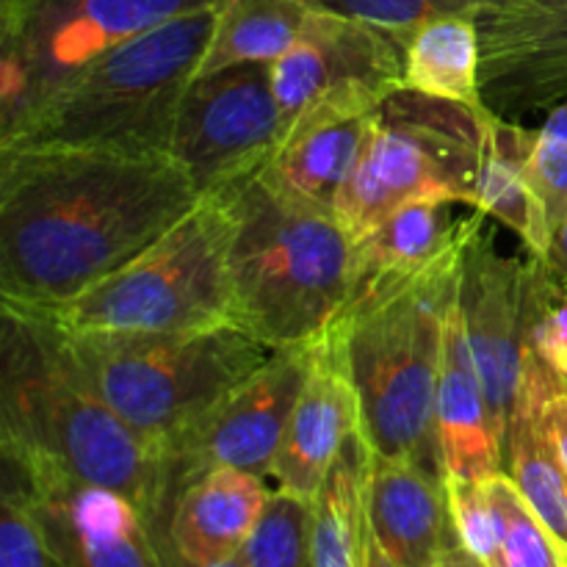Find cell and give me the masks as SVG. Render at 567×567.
Returning <instances> with one entry per match:
<instances>
[{
    "label": "cell",
    "instance_id": "3957f363",
    "mask_svg": "<svg viewBox=\"0 0 567 567\" xmlns=\"http://www.w3.org/2000/svg\"><path fill=\"white\" fill-rule=\"evenodd\" d=\"M476 221L480 210L468 236L424 271L349 299L324 336L358 391L369 446L382 457L415 460L437 474L435 391Z\"/></svg>",
    "mask_w": 567,
    "mask_h": 567
},
{
    "label": "cell",
    "instance_id": "9c48e42d",
    "mask_svg": "<svg viewBox=\"0 0 567 567\" xmlns=\"http://www.w3.org/2000/svg\"><path fill=\"white\" fill-rule=\"evenodd\" d=\"M221 0H0V133L116 44Z\"/></svg>",
    "mask_w": 567,
    "mask_h": 567
},
{
    "label": "cell",
    "instance_id": "f1b7e54d",
    "mask_svg": "<svg viewBox=\"0 0 567 567\" xmlns=\"http://www.w3.org/2000/svg\"><path fill=\"white\" fill-rule=\"evenodd\" d=\"M529 349L567 385V286L551 260L524 252Z\"/></svg>",
    "mask_w": 567,
    "mask_h": 567
},
{
    "label": "cell",
    "instance_id": "7c38bea8",
    "mask_svg": "<svg viewBox=\"0 0 567 567\" xmlns=\"http://www.w3.org/2000/svg\"><path fill=\"white\" fill-rule=\"evenodd\" d=\"M457 302L465 341L474 354L493 426L504 449L532 352L526 336V269L524 258L498 252L493 219L485 214H480L465 247Z\"/></svg>",
    "mask_w": 567,
    "mask_h": 567
},
{
    "label": "cell",
    "instance_id": "d6a6232c",
    "mask_svg": "<svg viewBox=\"0 0 567 567\" xmlns=\"http://www.w3.org/2000/svg\"><path fill=\"white\" fill-rule=\"evenodd\" d=\"M313 14L343 17V20L365 22L382 28L402 42L432 17L452 11L443 0H299Z\"/></svg>",
    "mask_w": 567,
    "mask_h": 567
},
{
    "label": "cell",
    "instance_id": "836d02e7",
    "mask_svg": "<svg viewBox=\"0 0 567 567\" xmlns=\"http://www.w3.org/2000/svg\"><path fill=\"white\" fill-rule=\"evenodd\" d=\"M546 424L548 432H551L554 443H557V452L563 457V465L567 471V385L563 380L551 388V393L546 396Z\"/></svg>",
    "mask_w": 567,
    "mask_h": 567
},
{
    "label": "cell",
    "instance_id": "1f68e13d",
    "mask_svg": "<svg viewBox=\"0 0 567 567\" xmlns=\"http://www.w3.org/2000/svg\"><path fill=\"white\" fill-rule=\"evenodd\" d=\"M0 567H64L50 548L28 493L11 476L0 502Z\"/></svg>",
    "mask_w": 567,
    "mask_h": 567
},
{
    "label": "cell",
    "instance_id": "ffe728a7",
    "mask_svg": "<svg viewBox=\"0 0 567 567\" xmlns=\"http://www.w3.org/2000/svg\"><path fill=\"white\" fill-rule=\"evenodd\" d=\"M271 487L241 468H214L181 487L169 520H158L169 546L192 565H210L241 554Z\"/></svg>",
    "mask_w": 567,
    "mask_h": 567
},
{
    "label": "cell",
    "instance_id": "2e32d148",
    "mask_svg": "<svg viewBox=\"0 0 567 567\" xmlns=\"http://www.w3.org/2000/svg\"><path fill=\"white\" fill-rule=\"evenodd\" d=\"M385 100L363 92L330 94L288 122L266 169L269 186L336 216V203L363 144L365 125Z\"/></svg>",
    "mask_w": 567,
    "mask_h": 567
},
{
    "label": "cell",
    "instance_id": "5bb4252c",
    "mask_svg": "<svg viewBox=\"0 0 567 567\" xmlns=\"http://www.w3.org/2000/svg\"><path fill=\"white\" fill-rule=\"evenodd\" d=\"M282 120L330 94L363 92L388 100L404 89V42L382 28L343 17L313 14L297 42L271 64Z\"/></svg>",
    "mask_w": 567,
    "mask_h": 567
},
{
    "label": "cell",
    "instance_id": "6da1fadb",
    "mask_svg": "<svg viewBox=\"0 0 567 567\" xmlns=\"http://www.w3.org/2000/svg\"><path fill=\"white\" fill-rule=\"evenodd\" d=\"M203 199L172 153L0 150V302L50 313L125 269Z\"/></svg>",
    "mask_w": 567,
    "mask_h": 567
},
{
    "label": "cell",
    "instance_id": "4fadbf2b",
    "mask_svg": "<svg viewBox=\"0 0 567 567\" xmlns=\"http://www.w3.org/2000/svg\"><path fill=\"white\" fill-rule=\"evenodd\" d=\"M6 476L31 498L64 567H164L147 515L109 487L86 485L44 463L3 457Z\"/></svg>",
    "mask_w": 567,
    "mask_h": 567
},
{
    "label": "cell",
    "instance_id": "e0dca14e",
    "mask_svg": "<svg viewBox=\"0 0 567 567\" xmlns=\"http://www.w3.org/2000/svg\"><path fill=\"white\" fill-rule=\"evenodd\" d=\"M360 430L363 413L358 391L327 338H319L308 382L271 468L269 482H275V491L313 502L336 460Z\"/></svg>",
    "mask_w": 567,
    "mask_h": 567
},
{
    "label": "cell",
    "instance_id": "44dd1931",
    "mask_svg": "<svg viewBox=\"0 0 567 567\" xmlns=\"http://www.w3.org/2000/svg\"><path fill=\"white\" fill-rule=\"evenodd\" d=\"M559 377L529 352L513 421L504 441V471L567 551V471L546 424V396Z\"/></svg>",
    "mask_w": 567,
    "mask_h": 567
},
{
    "label": "cell",
    "instance_id": "83f0119b",
    "mask_svg": "<svg viewBox=\"0 0 567 567\" xmlns=\"http://www.w3.org/2000/svg\"><path fill=\"white\" fill-rule=\"evenodd\" d=\"M502 537L504 567H567V551L520 496L507 471L485 480Z\"/></svg>",
    "mask_w": 567,
    "mask_h": 567
},
{
    "label": "cell",
    "instance_id": "9a60e30c",
    "mask_svg": "<svg viewBox=\"0 0 567 567\" xmlns=\"http://www.w3.org/2000/svg\"><path fill=\"white\" fill-rule=\"evenodd\" d=\"M482 100L507 120L567 100V0H520L480 14Z\"/></svg>",
    "mask_w": 567,
    "mask_h": 567
},
{
    "label": "cell",
    "instance_id": "ac0fdd59",
    "mask_svg": "<svg viewBox=\"0 0 567 567\" xmlns=\"http://www.w3.org/2000/svg\"><path fill=\"white\" fill-rule=\"evenodd\" d=\"M369 524L396 567H435L457 543L443 476L408 457L371 454Z\"/></svg>",
    "mask_w": 567,
    "mask_h": 567
},
{
    "label": "cell",
    "instance_id": "7402d4cb",
    "mask_svg": "<svg viewBox=\"0 0 567 567\" xmlns=\"http://www.w3.org/2000/svg\"><path fill=\"white\" fill-rule=\"evenodd\" d=\"M471 225L474 216L454 219L452 203L421 199L402 205L352 244V297L424 271L452 252L468 236Z\"/></svg>",
    "mask_w": 567,
    "mask_h": 567
},
{
    "label": "cell",
    "instance_id": "603a6c76",
    "mask_svg": "<svg viewBox=\"0 0 567 567\" xmlns=\"http://www.w3.org/2000/svg\"><path fill=\"white\" fill-rule=\"evenodd\" d=\"M535 131L518 120L482 111V164L476 186V208L524 241V252L546 258L554 247L546 210L529 181V158Z\"/></svg>",
    "mask_w": 567,
    "mask_h": 567
},
{
    "label": "cell",
    "instance_id": "cb8c5ba5",
    "mask_svg": "<svg viewBox=\"0 0 567 567\" xmlns=\"http://www.w3.org/2000/svg\"><path fill=\"white\" fill-rule=\"evenodd\" d=\"M480 14L443 11L415 28L404 42V89L487 109L482 100Z\"/></svg>",
    "mask_w": 567,
    "mask_h": 567
},
{
    "label": "cell",
    "instance_id": "8fae6325",
    "mask_svg": "<svg viewBox=\"0 0 567 567\" xmlns=\"http://www.w3.org/2000/svg\"><path fill=\"white\" fill-rule=\"evenodd\" d=\"M316 343L277 349L255 374L227 393L172 452L175 496L214 468H241L269 482L293 408L299 402Z\"/></svg>",
    "mask_w": 567,
    "mask_h": 567
},
{
    "label": "cell",
    "instance_id": "30bf717a",
    "mask_svg": "<svg viewBox=\"0 0 567 567\" xmlns=\"http://www.w3.org/2000/svg\"><path fill=\"white\" fill-rule=\"evenodd\" d=\"M282 133L271 64H238L188 83L169 153L205 197L260 175Z\"/></svg>",
    "mask_w": 567,
    "mask_h": 567
},
{
    "label": "cell",
    "instance_id": "ba28073f",
    "mask_svg": "<svg viewBox=\"0 0 567 567\" xmlns=\"http://www.w3.org/2000/svg\"><path fill=\"white\" fill-rule=\"evenodd\" d=\"M482 111L410 89L391 94L365 125L336 203V221L349 241L421 199L476 208Z\"/></svg>",
    "mask_w": 567,
    "mask_h": 567
},
{
    "label": "cell",
    "instance_id": "277c9868",
    "mask_svg": "<svg viewBox=\"0 0 567 567\" xmlns=\"http://www.w3.org/2000/svg\"><path fill=\"white\" fill-rule=\"evenodd\" d=\"M216 9L175 17L100 53L0 133V150L169 153L177 109L214 37Z\"/></svg>",
    "mask_w": 567,
    "mask_h": 567
},
{
    "label": "cell",
    "instance_id": "8992f818",
    "mask_svg": "<svg viewBox=\"0 0 567 567\" xmlns=\"http://www.w3.org/2000/svg\"><path fill=\"white\" fill-rule=\"evenodd\" d=\"M53 332L70 369L169 465L177 443L277 352L238 327Z\"/></svg>",
    "mask_w": 567,
    "mask_h": 567
},
{
    "label": "cell",
    "instance_id": "d4e9b609",
    "mask_svg": "<svg viewBox=\"0 0 567 567\" xmlns=\"http://www.w3.org/2000/svg\"><path fill=\"white\" fill-rule=\"evenodd\" d=\"M371 454L374 449L360 430L313 498V567H363Z\"/></svg>",
    "mask_w": 567,
    "mask_h": 567
},
{
    "label": "cell",
    "instance_id": "484cf974",
    "mask_svg": "<svg viewBox=\"0 0 567 567\" xmlns=\"http://www.w3.org/2000/svg\"><path fill=\"white\" fill-rule=\"evenodd\" d=\"M308 17L299 0H221L197 75L238 64H275L297 42Z\"/></svg>",
    "mask_w": 567,
    "mask_h": 567
},
{
    "label": "cell",
    "instance_id": "e575fe53",
    "mask_svg": "<svg viewBox=\"0 0 567 567\" xmlns=\"http://www.w3.org/2000/svg\"><path fill=\"white\" fill-rule=\"evenodd\" d=\"M153 529H155V543H158L161 563H164V567H249L247 559H244V554H236V557L219 559V563H210V565H192L169 546V540H166V535L161 532V526H153Z\"/></svg>",
    "mask_w": 567,
    "mask_h": 567
},
{
    "label": "cell",
    "instance_id": "f546056e",
    "mask_svg": "<svg viewBox=\"0 0 567 567\" xmlns=\"http://www.w3.org/2000/svg\"><path fill=\"white\" fill-rule=\"evenodd\" d=\"M529 181L546 210L554 238L567 225V100L548 111L546 125L535 131Z\"/></svg>",
    "mask_w": 567,
    "mask_h": 567
},
{
    "label": "cell",
    "instance_id": "8d00e7d4",
    "mask_svg": "<svg viewBox=\"0 0 567 567\" xmlns=\"http://www.w3.org/2000/svg\"><path fill=\"white\" fill-rule=\"evenodd\" d=\"M435 567H491L487 563H482L476 554H471L463 543H454V546L446 548V554L441 557V563Z\"/></svg>",
    "mask_w": 567,
    "mask_h": 567
},
{
    "label": "cell",
    "instance_id": "d590c367",
    "mask_svg": "<svg viewBox=\"0 0 567 567\" xmlns=\"http://www.w3.org/2000/svg\"><path fill=\"white\" fill-rule=\"evenodd\" d=\"M452 11H474V14H493L509 6H518L520 0H443Z\"/></svg>",
    "mask_w": 567,
    "mask_h": 567
},
{
    "label": "cell",
    "instance_id": "4316f807",
    "mask_svg": "<svg viewBox=\"0 0 567 567\" xmlns=\"http://www.w3.org/2000/svg\"><path fill=\"white\" fill-rule=\"evenodd\" d=\"M241 554L249 567H313V502L271 487Z\"/></svg>",
    "mask_w": 567,
    "mask_h": 567
},
{
    "label": "cell",
    "instance_id": "5b68a950",
    "mask_svg": "<svg viewBox=\"0 0 567 567\" xmlns=\"http://www.w3.org/2000/svg\"><path fill=\"white\" fill-rule=\"evenodd\" d=\"M233 205V327L271 349L327 336L352 297V241L336 216L255 175L225 188Z\"/></svg>",
    "mask_w": 567,
    "mask_h": 567
},
{
    "label": "cell",
    "instance_id": "d6986e66",
    "mask_svg": "<svg viewBox=\"0 0 567 567\" xmlns=\"http://www.w3.org/2000/svg\"><path fill=\"white\" fill-rule=\"evenodd\" d=\"M435 449L441 476L485 482L504 471V449L493 426L485 388L465 341L463 313L454 302L435 391Z\"/></svg>",
    "mask_w": 567,
    "mask_h": 567
},
{
    "label": "cell",
    "instance_id": "7a4b0ae2",
    "mask_svg": "<svg viewBox=\"0 0 567 567\" xmlns=\"http://www.w3.org/2000/svg\"><path fill=\"white\" fill-rule=\"evenodd\" d=\"M0 449L122 493L150 524L175 502L166 454L70 369L48 321L14 308H3L0 330Z\"/></svg>",
    "mask_w": 567,
    "mask_h": 567
},
{
    "label": "cell",
    "instance_id": "4dcf8cb0",
    "mask_svg": "<svg viewBox=\"0 0 567 567\" xmlns=\"http://www.w3.org/2000/svg\"><path fill=\"white\" fill-rule=\"evenodd\" d=\"M443 491H446L449 515H452L457 540L471 554H476L482 563H487L491 567H504L496 509H493L485 482L443 476Z\"/></svg>",
    "mask_w": 567,
    "mask_h": 567
},
{
    "label": "cell",
    "instance_id": "f35d334b",
    "mask_svg": "<svg viewBox=\"0 0 567 567\" xmlns=\"http://www.w3.org/2000/svg\"><path fill=\"white\" fill-rule=\"evenodd\" d=\"M363 567H396V565L391 563V559L385 557V551H382V548H380V543H377L374 532H371V524H369V537H365Z\"/></svg>",
    "mask_w": 567,
    "mask_h": 567
},
{
    "label": "cell",
    "instance_id": "52a82bcc",
    "mask_svg": "<svg viewBox=\"0 0 567 567\" xmlns=\"http://www.w3.org/2000/svg\"><path fill=\"white\" fill-rule=\"evenodd\" d=\"M233 205L205 194L192 214L72 302L28 313L64 332H183L233 327Z\"/></svg>",
    "mask_w": 567,
    "mask_h": 567
},
{
    "label": "cell",
    "instance_id": "74e56055",
    "mask_svg": "<svg viewBox=\"0 0 567 567\" xmlns=\"http://www.w3.org/2000/svg\"><path fill=\"white\" fill-rule=\"evenodd\" d=\"M546 258L551 260V266H554V269H557V275L563 277L565 286H567V225L557 233V238H554L551 252H548Z\"/></svg>",
    "mask_w": 567,
    "mask_h": 567
}]
</instances>
